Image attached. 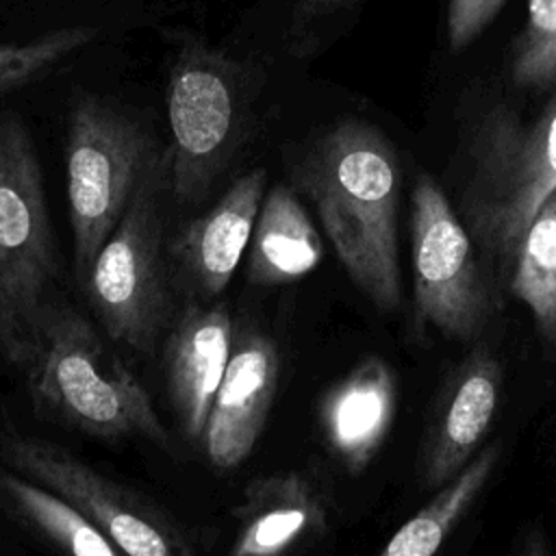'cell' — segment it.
Instances as JSON below:
<instances>
[{"instance_id":"6da1fadb","label":"cell","mask_w":556,"mask_h":556,"mask_svg":"<svg viewBox=\"0 0 556 556\" xmlns=\"http://www.w3.org/2000/svg\"><path fill=\"white\" fill-rule=\"evenodd\" d=\"M289 176L356 289L380 313L397 311L402 165L389 137L365 119H341L291 159Z\"/></svg>"},{"instance_id":"7a4b0ae2","label":"cell","mask_w":556,"mask_h":556,"mask_svg":"<svg viewBox=\"0 0 556 556\" xmlns=\"http://www.w3.org/2000/svg\"><path fill=\"white\" fill-rule=\"evenodd\" d=\"M458 215L500 285L508 287L519 243L556 189V98L532 122L486 115L465 148Z\"/></svg>"},{"instance_id":"3957f363","label":"cell","mask_w":556,"mask_h":556,"mask_svg":"<svg viewBox=\"0 0 556 556\" xmlns=\"http://www.w3.org/2000/svg\"><path fill=\"white\" fill-rule=\"evenodd\" d=\"M26 374L37 408L67 426L109 441L169 443L148 391L89 319L67 304L52 300L48 306Z\"/></svg>"},{"instance_id":"277c9868","label":"cell","mask_w":556,"mask_h":556,"mask_svg":"<svg viewBox=\"0 0 556 556\" xmlns=\"http://www.w3.org/2000/svg\"><path fill=\"white\" fill-rule=\"evenodd\" d=\"M59 276L41 165L28 126L0 111V352L17 369L37 356Z\"/></svg>"},{"instance_id":"5b68a950","label":"cell","mask_w":556,"mask_h":556,"mask_svg":"<svg viewBox=\"0 0 556 556\" xmlns=\"http://www.w3.org/2000/svg\"><path fill=\"white\" fill-rule=\"evenodd\" d=\"M252 72L202 37L182 35L167 78L172 143L165 182L180 204L200 202L226 172L250 128Z\"/></svg>"},{"instance_id":"8992f818","label":"cell","mask_w":556,"mask_h":556,"mask_svg":"<svg viewBox=\"0 0 556 556\" xmlns=\"http://www.w3.org/2000/svg\"><path fill=\"white\" fill-rule=\"evenodd\" d=\"M152 159L150 139L132 117L98 96L74 98L67 115L65 180L80 285Z\"/></svg>"},{"instance_id":"52a82bcc","label":"cell","mask_w":556,"mask_h":556,"mask_svg":"<svg viewBox=\"0 0 556 556\" xmlns=\"http://www.w3.org/2000/svg\"><path fill=\"white\" fill-rule=\"evenodd\" d=\"M163 187H167L165 167L154 156L80 285L106 334L135 352L154 348L167 317Z\"/></svg>"},{"instance_id":"ba28073f","label":"cell","mask_w":556,"mask_h":556,"mask_svg":"<svg viewBox=\"0 0 556 556\" xmlns=\"http://www.w3.org/2000/svg\"><path fill=\"white\" fill-rule=\"evenodd\" d=\"M415 315L447 339L476 341L495 306L473 241L445 191L421 174L410 193Z\"/></svg>"},{"instance_id":"9c48e42d","label":"cell","mask_w":556,"mask_h":556,"mask_svg":"<svg viewBox=\"0 0 556 556\" xmlns=\"http://www.w3.org/2000/svg\"><path fill=\"white\" fill-rule=\"evenodd\" d=\"M0 458L17 473L56 491L122 554L189 556L195 552L189 534L146 495L106 478L70 450L22 432L0 437Z\"/></svg>"},{"instance_id":"30bf717a","label":"cell","mask_w":556,"mask_h":556,"mask_svg":"<svg viewBox=\"0 0 556 556\" xmlns=\"http://www.w3.org/2000/svg\"><path fill=\"white\" fill-rule=\"evenodd\" d=\"M278 376L276 341L254 324H239L224 380L200 439L213 469L230 471L250 456L271 410Z\"/></svg>"},{"instance_id":"8fae6325","label":"cell","mask_w":556,"mask_h":556,"mask_svg":"<svg viewBox=\"0 0 556 556\" xmlns=\"http://www.w3.org/2000/svg\"><path fill=\"white\" fill-rule=\"evenodd\" d=\"M504 389V369L486 348H476L445 382L419 456L424 489H439L478 452L491 430Z\"/></svg>"},{"instance_id":"7c38bea8","label":"cell","mask_w":556,"mask_h":556,"mask_svg":"<svg viewBox=\"0 0 556 556\" xmlns=\"http://www.w3.org/2000/svg\"><path fill=\"white\" fill-rule=\"evenodd\" d=\"M237 324L226 304L191 300L165 341V384L180 434L200 443L213 400L224 380Z\"/></svg>"},{"instance_id":"4fadbf2b","label":"cell","mask_w":556,"mask_h":556,"mask_svg":"<svg viewBox=\"0 0 556 556\" xmlns=\"http://www.w3.org/2000/svg\"><path fill=\"white\" fill-rule=\"evenodd\" d=\"M265 187L263 167L239 176L213 208L176 232L169 254L191 295L215 300L226 291L248 252Z\"/></svg>"},{"instance_id":"5bb4252c","label":"cell","mask_w":556,"mask_h":556,"mask_svg":"<svg viewBox=\"0 0 556 556\" xmlns=\"http://www.w3.org/2000/svg\"><path fill=\"white\" fill-rule=\"evenodd\" d=\"M397 376L380 356H365L319 402V428L330 454L361 473L387 441L397 413Z\"/></svg>"},{"instance_id":"9a60e30c","label":"cell","mask_w":556,"mask_h":556,"mask_svg":"<svg viewBox=\"0 0 556 556\" xmlns=\"http://www.w3.org/2000/svg\"><path fill=\"white\" fill-rule=\"evenodd\" d=\"M232 556H278L300 549L328 530V500L302 471L254 478L235 508Z\"/></svg>"},{"instance_id":"2e32d148","label":"cell","mask_w":556,"mask_h":556,"mask_svg":"<svg viewBox=\"0 0 556 556\" xmlns=\"http://www.w3.org/2000/svg\"><path fill=\"white\" fill-rule=\"evenodd\" d=\"M321 237L289 185L265 191L248 245V280L258 287H278L308 276L321 261Z\"/></svg>"},{"instance_id":"e0dca14e","label":"cell","mask_w":556,"mask_h":556,"mask_svg":"<svg viewBox=\"0 0 556 556\" xmlns=\"http://www.w3.org/2000/svg\"><path fill=\"white\" fill-rule=\"evenodd\" d=\"M0 502L56 549L80 556L122 554L119 547L65 497L30 478H22L17 471H0Z\"/></svg>"},{"instance_id":"ac0fdd59","label":"cell","mask_w":556,"mask_h":556,"mask_svg":"<svg viewBox=\"0 0 556 556\" xmlns=\"http://www.w3.org/2000/svg\"><path fill=\"white\" fill-rule=\"evenodd\" d=\"M500 458V443L480 450L454 478L437 489V495L406 519L389 543L380 549L382 556H430L447 541L456 523L471 508L484 484L489 482Z\"/></svg>"},{"instance_id":"d6986e66","label":"cell","mask_w":556,"mask_h":556,"mask_svg":"<svg viewBox=\"0 0 556 556\" xmlns=\"http://www.w3.org/2000/svg\"><path fill=\"white\" fill-rule=\"evenodd\" d=\"M508 291L528 306L539 337L556 348V189L523 232Z\"/></svg>"},{"instance_id":"ffe728a7","label":"cell","mask_w":556,"mask_h":556,"mask_svg":"<svg viewBox=\"0 0 556 556\" xmlns=\"http://www.w3.org/2000/svg\"><path fill=\"white\" fill-rule=\"evenodd\" d=\"M98 35V26L72 24L26 41L0 43V98L41 80L65 59L87 48Z\"/></svg>"},{"instance_id":"44dd1931","label":"cell","mask_w":556,"mask_h":556,"mask_svg":"<svg viewBox=\"0 0 556 556\" xmlns=\"http://www.w3.org/2000/svg\"><path fill=\"white\" fill-rule=\"evenodd\" d=\"M513 78L532 89L556 80V0H528V24L515 48Z\"/></svg>"},{"instance_id":"7402d4cb","label":"cell","mask_w":556,"mask_h":556,"mask_svg":"<svg viewBox=\"0 0 556 556\" xmlns=\"http://www.w3.org/2000/svg\"><path fill=\"white\" fill-rule=\"evenodd\" d=\"M506 0H450L447 39L452 50L465 48L495 17Z\"/></svg>"},{"instance_id":"603a6c76","label":"cell","mask_w":556,"mask_h":556,"mask_svg":"<svg viewBox=\"0 0 556 556\" xmlns=\"http://www.w3.org/2000/svg\"><path fill=\"white\" fill-rule=\"evenodd\" d=\"M339 2H343V0H300V2L295 4V13H293V22H291L293 30H295V33H298V30H304V26H306L313 17H317V15H321L324 11L337 7Z\"/></svg>"}]
</instances>
